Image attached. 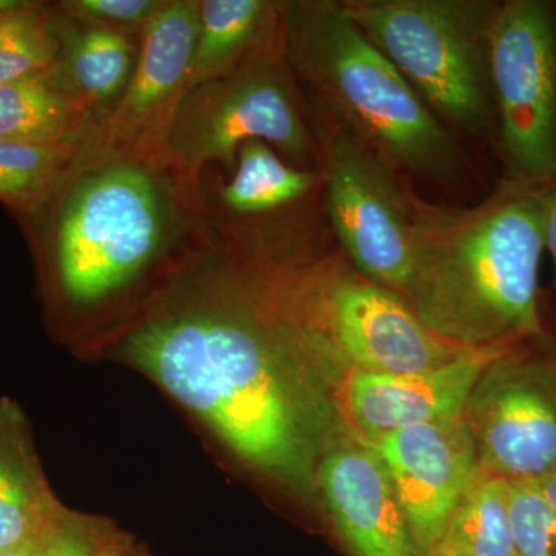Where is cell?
<instances>
[{"mask_svg":"<svg viewBox=\"0 0 556 556\" xmlns=\"http://www.w3.org/2000/svg\"><path fill=\"white\" fill-rule=\"evenodd\" d=\"M199 9L200 0L164 2L142 31L137 65L123 97L84 148L167 166V139L189 93Z\"/></svg>","mask_w":556,"mask_h":556,"instance_id":"cell-11","label":"cell"},{"mask_svg":"<svg viewBox=\"0 0 556 556\" xmlns=\"http://www.w3.org/2000/svg\"><path fill=\"white\" fill-rule=\"evenodd\" d=\"M100 556H135V554L129 548L119 546V544L108 543L102 548Z\"/></svg>","mask_w":556,"mask_h":556,"instance_id":"cell-29","label":"cell"},{"mask_svg":"<svg viewBox=\"0 0 556 556\" xmlns=\"http://www.w3.org/2000/svg\"><path fill=\"white\" fill-rule=\"evenodd\" d=\"M532 482L535 484L538 492L544 496V500H546L556 511V470Z\"/></svg>","mask_w":556,"mask_h":556,"instance_id":"cell-28","label":"cell"},{"mask_svg":"<svg viewBox=\"0 0 556 556\" xmlns=\"http://www.w3.org/2000/svg\"><path fill=\"white\" fill-rule=\"evenodd\" d=\"M265 273L281 299L331 342L351 369L424 371L471 350L431 331L397 292L332 260L265 266Z\"/></svg>","mask_w":556,"mask_h":556,"instance_id":"cell-7","label":"cell"},{"mask_svg":"<svg viewBox=\"0 0 556 556\" xmlns=\"http://www.w3.org/2000/svg\"><path fill=\"white\" fill-rule=\"evenodd\" d=\"M215 302L146 318L123 340L148 372L247 463L314 495L321 456L353 437L339 407L350 371L338 350L277 294L258 266L229 263Z\"/></svg>","mask_w":556,"mask_h":556,"instance_id":"cell-1","label":"cell"},{"mask_svg":"<svg viewBox=\"0 0 556 556\" xmlns=\"http://www.w3.org/2000/svg\"><path fill=\"white\" fill-rule=\"evenodd\" d=\"M506 351L479 348L442 367L415 372L350 369L339 387V407L348 430L375 445L402 428L463 417L482 372Z\"/></svg>","mask_w":556,"mask_h":556,"instance_id":"cell-13","label":"cell"},{"mask_svg":"<svg viewBox=\"0 0 556 556\" xmlns=\"http://www.w3.org/2000/svg\"><path fill=\"white\" fill-rule=\"evenodd\" d=\"M281 2L200 0L189 91L239 68L280 27Z\"/></svg>","mask_w":556,"mask_h":556,"instance_id":"cell-18","label":"cell"},{"mask_svg":"<svg viewBox=\"0 0 556 556\" xmlns=\"http://www.w3.org/2000/svg\"><path fill=\"white\" fill-rule=\"evenodd\" d=\"M320 182L318 172L294 166L266 142H244L228 181L215 192L214 206H204V219L215 243L228 247L249 225L280 217L308 200Z\"/></svg>","mask_w":556,"mask_h":556,"instance_id":"cell-15","label":"cell"},{"mask_svg":"<svg viewBox=\"0 0 556 556\" xmlns=\"http://www.w3.org/2000/svg\"><path fill=\"white\" fill-rule=\"evenodd\" d=\"M506 479L479 470L431 556H517Z\"/></svg>","mask_w":556,"mask_h":556,"instance_id":"cell-20","label":"cell"},{"mask_svg":"<svg viewBox=\"0 0 556 556\" xmlns=\"http://www.w3.org/2000/svg\"><path fill=\"white\" fill-rule=\"evenodd\" d=\"M493 0H346V16L441 121L495 138L490 84Z\"/></svg>","mask_w":556,"mask_h":556,"instance_id":"cell-5","label":"cell"},{"mask_svg":"<svg viewBox=\"0 0 556 556\" xmlns=\"http://www.w3.org/2000/svg\"><path fill=\"white\" fill-rule=\"evenodd\" d=\"M295 80L278 27L239 68L186 94L167 139V167L200 190L207 167L232 170L249 141L266 142L294 166L318 163Z\"/></svg>","mask_w":556,"mask_h":556,"instance_id":"cell-6","label":"cell"},{"mask_svg":"<svg viewBox=\"0 0 556 556\" xmlns=\"http://www.w3.org/2000/svg\"><path fill=\"white\" fill-rule=\"evenodd\" d=\"M164 2L166 0H64L54 5L83 24L139 38Z\"/></svg>","mask_w":556,"mask_h":556,"instance_id":"cell-24","label":"cell"},{"mask_svg":"<svg viewBox=\"0 0 556 556\" xmlns=\"http://www.w3.org/2000/svg\"><path fill=\"white\" fill-rule=\"evenodd\" d=\"M386 464L417 556H431L479 470L464 417L402 428L371 445Z\"/></svg>","mask_w":556,"mask_h":556,"instance_id":"cell-12","label":"cell"},{"mask_svg":"<svg viewBox=\"0 0 556 556\" xmlns=\"http://www.w3.org/2000/svg\"><path fill=\"white\" fill-rule=\"evenodd\" d=\"M84 146H38L0 139V203L17 219L30 215L53 193Z\"/></svg>","mask_w":556,"mask_h":556,"instance_id":"cell-21","label":"cell"},{"mask_svg":"<svg viewBox=\"0 0 556 556\" xmlns=\"http://www.w3.org/2000/svg\"><path fill=\"white\" fill-rule=\"evenodd\" d=\"M413 276L408 305L457 345L515 348L546 338L540 309L544 212L541 188L501 181L470 208L428 204L409 193Z\"/></svg>","mask_w":556,"mask_h":556,"instance_id":"cell-2","label":"cell"},{"mask_svg":"<svg viewBox=\"0 0 556 556\" xmlns=\"http://www.w3.org/2000/svg\"><path fill=\"white\" fill-rule=\"evenodd\" d=\"M98 123L56 68L0 86V139L38 146H84Z\"/></svg>","mask_w":556,"mask_h":556,"instance_id":"cell-17","label":"cell"},{"mask_svg":"<svg viewBox=\"0 0 556 556\" xmlns=\"http://www.w3.org/2000/svg\"><path fill=\"white\" fill-rule=\"evenodd\" d=\"M56 56L50 3L24 0L0 16V86L54 67Z\"/></svg>","mask_w":556,"mask_h":556,"instance_id":"cell-22","label":"cell"},{"mask_svg":"<svg viewBox=\"0 0 556 556\" xmlns=\"http://www.w3.org/2000/svg\"><path fill=\"white\" fill-rule=\"evenodd\" d=\"M316 484L354 556H417L386 464L371 445L340 439L321 456Z\"/></svg>","mask_w":556,"mask_h":556,"instance_id":"cell-14","label":"cell"},{"mask_svg":"<svg viewBox=\"0 0 556 556\" xmlns=\"http://www.w3.org/2000/svg\"><path fill=\"white\" fill-rule=\"evenodd\" d=\"M317 142L332 232L361 276L405 299L413 276L409 193L393 166L329 116Z\"/></svg>","mask_w":556,"mask_h":556,"instance_id":"cell-9","label":"cell"},{"mask_svg":"<svg viewBox=\"0 0 556 556\" xmlns=\"http://www.w3.org/2000/svg\"><path fill=\"white\" fill-rule=\"evenodd\" d=\"M22 2H24V0H0V16L16 10L17 7L22 5Z\"/></svg>","mask_w":556,"mask_h":556,"instance_id":"cell-30","label":"cell"},{"mask_svg":"<svg viewBox=\"0 0 556 556\" xmlns=\"http://www.w3.org/2000/svg\"><path fill=\"white\" fill-rule=\"evenodd\" d=\"M285 58L329 118L378 152L394 170L456 181L463 153L444 123L340 2H281Z\"/></svg>","mask_w":556,"mask_h":556,"instance_id":"cell-4","label":"cell"},{"mask_svg":"<svg viewBox=\"0 0 556 556\" xmlns=\"http://www.w3.org/2000/svg\"><path fill=\"white\" fill-rule=\"evenodd\" d=\"M517 556H556V511L532 481H508Z\"/></svg>","mask_w":556,"mask_h":556,"instance_id":"cell-23","label":"cell"},{"mask_svg":"<svg viewBox=\"0 0 556 556\" xmlns=\"http://www.w3.org/2000/svg\"><path fill=\"white\" fill-rule=\"evenodd\" d=\"M463 417L486 473L536 481L556 470V342L546 336L490 362Z\"/></svg>","mask_w":556,"mask_h":556,"instance_id":"cell-10","label":"cell"},{"mask_svg":"<svg viewBox=\"0 0 556 556\" xmlns=\"http://www.w3.org/2000/svg\"><path fill=\"white\" fill-rule=\"evenodd\" d=\"M489 68L501 181L543 188L556 179V2L497 3Z\"/></svg>","mask_w":556,"mask_h":556,"instance_id":"cell-8","label":"cell"},{"mask_svg":"<svg viewBox=\"0 0 556 556\" xmlns=\"http://www.w3.org/2000/svg\"><path fill=\"white\" fill-rule=\"evenodd\" d=\"M0 556H46L42 538L39 535L16 544V546L3 548V551H0Z\"/></svg>","mask_w":556,"mask_h":556,"instance_id":"cell-27","label":"cell"},{"mask_svg":"<svg viewBox=\"0 0 556 556\" xmlns=\"http://www.w3.org/2000/svg\"><path fill=\"white\" fill-rule=\"evenodd\" d=\"M40 538L46 556H100L108 544L102 543L93 530L72 515L64 514L60 507L43 527Z\"/></svg>","mask_w":556,"mask_h":556,"instance_id":"cell-25","label":"cell"},{"mask_svg":"<svg viewBox=\"0 0 556 556\" xmlns=\"http://www.w3.org/2000/svg\"><path fill=\"white\" fill-rule=\"evenodd\" d=\"M50 7L58 42L54 68L70 93L100 126L134 75L141 36L83 24L62 13L54 3Z\"/></svg>","mask_w":556,"mask_h":556,"instance_id":"cell-16","label":"cell"},{"mask_svg":"<svg viewBox=\"0 0 556 556\" xmlns=\"http://www.w3.org/2000/svg\"><path fill=\"white\" fill-rule=\"evenodd\" d=\"M24 428L13 405L0 404V551L39 536L58 510Z\"/></svg>","mask_w":556,"mask_h":556,"instance_id":"cell-19","label":"cell"},{"mask_svg":"<svg viewBox=\"0 0 556 556\" xmlns=\"http://www.w3.org/2000/svg\"><path fill=\"white\" fill-rule=\"evenodd\" d=\"M62 302H108L169 254L207 232L201 189L167 166L83 148L60 185L20 218Z\"/></svg>","mask_w":556,"mask_h":556,"instance_id":"cell-3","label":"cell"},{"mask_svg":"<svg viewBox=\"0 0 556 556\" xmlns=\"http://www.w3.org/2000/svg\"><path fill=\"white\" fill-rule=\"evenodd\" d=\"M544 212V248L554 260L556 285V179L541 188Z\"/></svg>","mask_w":556,"mask_h":556,"instance_id":"cell-26","label":"cell"}]
</instances>
